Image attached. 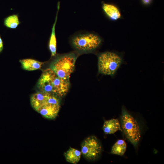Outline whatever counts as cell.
<instances>
[{
  "instance_id": "obj_1",
  "label": "cell",
  "mask_w": 164,
  "mask_h": 164,
  "mask_svg": "<svg viewBox=\"0 0 164 164\" xmlns=\"http://www.w3.org/2000/svg\"><path fill=\"white\" fill-rule=\"evenodd\" d=\"M70 85L69 78L59 77L50 68L44 70L38 81L39 91L51 94L59 97L65 96Z\"/></svg>"
},
{
  "instance_id": "obj_2",
  "label": "cell",
  "mask_w": 164,
  "mask_h": 164,
  "mask_svg": "<svg viewBox=\"0 0 164 164\" xmlns=\"http://www.w3.org/2000/svg\"><path fill=\"white\" fill-rule=\"evenodd\" d=\"M30 101L35 111L48 119L55 118L60 110L59 97L51 94L38 92L31 96Z\"/></svg>"
},
{
  "instance_id": "obj_3",
  "label": "cell",
  "mask_w": 164,
  "mask_h": 164,
  "mask_svg": "<svg viewBox=\"0 0 164 164\" xmlns=\"http://www.w3.org/2000/svg\"><path fill=\"white\" fill-rule=\"evenodd\" d=\"M121 123L122 131L125 136L136 148L141 137L139 125L124 106L122 107Z\"/></svg>"
},
{
  "instance_id": "obj_4",
  "label": "cell",
  "mask_w": 164,
  "mask_h": 164,
  "mask_svg": "<svg viewBox=\"0 0 164 164\" xmlns=\"http://www.w3.org/2000/svg\"><path fill=\"white\" fill-rule=\"evenodd\" d=\"M123 62L122 57L115 53L106 52L100 54L98 57V67L99 73L113 76Z\"/></svg>"
},
{
  "instance_id": "obj_5",
  "label": "cell",
  "mask_w": 164,
  "mask_h": 164,
  "mask_svg": "<svg viewBox=\"0 0 164 164\" xmlns=\"http://www.w3.org/2000/svg\"><path fill=\"white\" fill-rule=\"evenodd\" d=\"M77 56L72 53L57 57L51 64L50 68L59 77L69 78L73 72Z\"/></svg>"
},
{
  "instance_id": "obj_6",
  "label": "cell",
  "mask_w": 164,
  "mask_h": 164,
  "mask_svg": "<svg viewBox=\"0 0 164 164\" xmlns=\"http://www.w3.org/2000/svg\"><path fill=\"white\" fill-rule=\"evenodd\" d=\"M72 45L77 50L87 52L94 50L100 46L101 39L96 34L87 33L74 36L71 40Z\"/></svg>"
},
{
  "instance_id": "obj_7",
  "label": "cell",
  "mask_w": 164,
  "mask_h": 164,
  "mask_svg": "<svg viewBox=\"0 0 164 164\" xmlns=\"http://www.w3.org/2000/svg\"><path fill=\"white\" fill-rule=\"evenodd\" d=\"M101 143L95 136L87 137L81 144V154L87 159L93 160L97 159L101 155Z\"/></svg>"
},
{
  "instance_id": "obj_8",
  "label": "cell",
  "mask_w": 164,
  "mask_h": 164,
  "mask_svg": "<svg viewBox=\"0 0 164 164\" xmlns=\"http://www.w3.org/2000/svg\"><path fill=\"white\" fill-rule=\"evenodd\" d=\"M104 133L106 134H113L118 130L122 131L118 120L117 119H112L104 121L103 126Z\"/></svg>"
},
{
  "instance_id": "obj_9",
  "label": "cell",
  "mask_w": 164,
  "mask_h": 164,
  "mask_svg": "<svg viewBox=\"0 0 164 164\" xmlns=\"http://www.w3.org/2000/svg\"><path fill=\"white\" fill-rule=\"evenodd\" d=\"M102 8L106 14L112 20H116L121 17L119 10L114 5L104 3Z\"/></svg>"
},
{
  "instance_id": "obj_10",
  "label": "cell",
  "mask_w": 164,
  "mask_h": 164,
  "mask_svg": "<svg viewBox=\"0 0 164 164\" xmlns=\"http://www.w3.org/2000/svg\"><path fill=\"white\" fill-rule=\"evenodd\" d=\"M22 68L25 70L32 71L41 68L43 63L36 60L31 59H25L19 61Z\"/></svg>"
},
{
  "instance_id": "obj_11",
  "label": "cell",
  "mask_w": 164,
  "mask_h": 164,
  "mask_svg": "<svg viewBox=\"0 0 164 164\" xmlns=\"http://www.w3.org/2000/svg\"><path fill=\"white\" fill-rule=\"evenodd\" d=\"M81 155L80 151L71 147L64 153L66 161L73 164H77L79 161Z\"/></svg>"
},
{
  "instance_id": "obj_12",
  "label": "cell",
  "mask_w": 164,
  "mask_h": 164,
  "mask_svg": "<svg viewBox=\"0 0 164 164\" xmlns=\"http://www.w3.org/2000/svg\"><path fill=\"white\" fill-rule=\"evenodd\" d=\"M59 9L58 8L55 21L52 28V32L49 43V48L51 52L52 56H55L56 54V41L55 34V26L57 19Z\"/></svg>"
},
{
  "instance_id": "obj_13",
  "label": "cell",
  "mask_w": 164,
  "mask_h": 164,
  "mask_svg": "<svg viewBox=\"0 0 164 164\" xmlns=\"http://www.w3.org/2000/svg\"><path fill=\"white\" fill-rule=\"evenodd\" d=\"M126 147V144L124 140H118L112 146L111 153L113 154L122 156L125 153Z\"/></svg>"
},
{
  "instance_id": "obj_14",
  "label": "cell",
  "mask_w": 164,
  "mask_h": 164,
  "mask_svg": "<svg viewBox=\"0 0 164 164\" xmlns=\"http://www.w3.org/2000/svg\"><path fill=\"white\" fill-rule=\"evenodd\" d=\"M20 23L18 16L17 14L10 15L4 20V24L7 27L11 29H15Z\"/></svg>"
},
{
  "instance_id": "obj_15",
  "label": "cell",
  "mask_w": 164,
  "mask_h": 164,
  "mask_svg": "<svg viewBox=\"0 0 164 164\" xmlns=\"http://www.w3.org/2000/svg\"><path fill=\"white\" fill-rule=\"evenodd\" d=\"M3 49V44L2 39L0 37V52H1Z\"/></svg>"
},
{
  "instance_id": "obj_16",
  "label": "cell",
  "mask_w": 164,
  "mask_h": 164,
  "mask_svg": "<svg viewBox=\"0 0 164 164\" xmlns=\"http://www.w3.org/2000/svg\"><path fill=\"white\" fill-rule=\"evenodd\" d=\"M152 0H142V2L145 4L148 5L150 4Z\"/></svg>"
}]
</instances>
